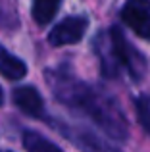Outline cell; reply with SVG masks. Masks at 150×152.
<instances>
[{
	"mask_svg": "<svg viewBox=\"0 0 150 152\" xmlns=\"http://www.w3.org/2000/svg\"><path fill=\"white\" fill-rule=\"evenodd\" d=\"M0 73L4 77L12 79V81H17V79L25 77V73H27V67L23 64V60L14 56L2 45H0Z\"/></svg>",
	"mask_w": 150,
	"mask_h": 152,
	"instance_id": "cell-7",
	"label": "cell"
},
{
	"mask_svg": "<svg viewBox=\"0 0 150 152\" xmlns=\"http://www.w3.org/2000/svg\"><path fill=\"white\" fill-rule=\"evenodd\" d=\"M62 6V0H33V19L39 25H46L54 19Z\"/></svg>",
	"mask_w": 150,
	"mask_h": 152,
	"instance_id": "cell-8",
	"label": "cell"
},
{
	"mask_svg": "<svg viewBox=\"0 0 150 152\" xmlns=\"http://www.w3.org/2000/svg\"><path fill=\"white\" fill-rule=\"evenodd\" d=\"M68 137L83 152H119L110 142H106L104 139L96 137L92 131H87V129H68Z\"/></svg>",
	"mask_w": 150,
	"mask_h": 152,
	"instance_id": "cell-6",
	"label": "cell"
},
{
	"mask_svg": "<svg viewBox=\"0 0 150 152\" xmlns=\"http://www.w3.org/2000/svg\"><path fill=\"white\" fill-rule=\"evenodd\" d=\"M2 100H4V94H2V89H0V104H2Z\"/></svg>",
	"mask_w": 150,
	"mask_h": 152,
	"instance_id": "cell-11",
	"label": "cell"
},
{
	"mask_svg": "<svg viewBox=\"0 0 150 152\" xmlns=\"http://www.w3.org/2000/svg\"><path fill=\"white\" fill-rule=\"evenodd\" d=\"M135 108H137V118H139V123L144 127L146 133H150V98L139 96L135 100Z\"/></svg>",
	"mask_w": 150,
	"mask_h": 152,
	"instance_id": "cell-10",
	"label": "cell"
},
{
	"mask_svg": "<svg viewBox=\"0 0 150 152\" xmlns=\"http://www.w3.org/2000/svg\"><path fill=\"white\" fill-rule=\"evenodd\" d=\"M48 85H52L54 94L62 102L83 110L110 137H114V139H125L127 137L125 121L121 118L117 106L114 104V100L102 96L96 91H92L90 87L73 81V79L66 77V75H52V79L48 77Z\"/></svg>",
	"mask_w": 150,
	"mask_h": 152,
	"instance_id": "cell-1",
	"label": "cell"
},
{
	"mask_svg": "<svg viewBox=\"0 0 150 152\" xmlns=\"http://www.w3.org/2000/svg\"><path fill=\"white\" fill-rule=\"evenodd\" d=\"M89 27V19L83 15H69L64 21H60L48 35V42L52 46H66L75 45L85 37V31Z\"/></svg>",
	"mask_w": 150,
	"mask_h": 152,
	"instance_id": "cell-3",
	"label": "cell"
},
{
	"mask_svg": "<svg viewBox=\"0 0 150 152\" xmlns=\"http://www.w3.org/2000/svg\"><path fill=\"white\" fill-rule=\"evenodd\" d=\"M108 39V52L100 50L102 69L108 75H116L119 69H127L135 79H139L144 71V58L129 45V41L117 27L110 29Z\"/></svg>",
	"mask_w": 150,
	"mask_h": 152,
	"instance_id": "cell-2",
	"label": "cell"
},
{
	"mask_svg": "<svg viewBox=\"0 0 150 152\" xmlns=\"http://www.w3.org/2000/svg\"><path fill=\"white\" fill-rule=\"evenodd\" d=\"M121 18L141 39L150 41V0H127Z\"/></svg>",
	"mask_w": 150,
	"mask_h": 152,
	"instance_id": "cell-4",
	"label": "cell"
},
{
	"mask_svg": "<svg viewBox=\"0 0 150 152\" xmlns=\"http://www.w3.org/2000/svg\"><path fill=\"white\" fill-rule=\"evenodd\" d=\"M14 104L23 112L25 115L31 118H41L42 112H44V102L42 96L39 94V91L35 87H17L12 94Z\"/></svg>",
	"mask_w": 150,
	"mask_h": 152,
	"instance_id": "cell-5",
	"label": "cell"
},
{
	"mask_svg": "<svg viewBox=\"0 0 150 152\" xmlns=\"http://www.w3.org/2000/svg\"><path fill=\"white\" fill-rule=\"evenodd\" d=\"M23 146L27 152H62L54 142L44 139L42 135L35 133V131H25L23 133Z\"/></svg>",
	"mask_w": 150,
	"mask_h": 152,
	"instance_id": "cell-9",
	"label": "cell"
}]
</instances>
